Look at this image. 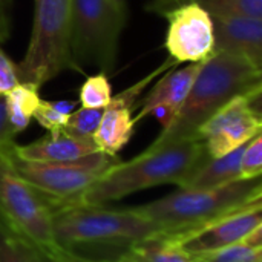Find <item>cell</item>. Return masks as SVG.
<instances>
[{
  "mask_svg": "<svg viewBox=\"0 0 262 262\" xmlns=\"http://www.w3.org/2000/svg\"><path fill=\"white\" fill-rule=\"evenodd\" d=\"M203 64L204 61L190 63L183 69L167 72L144 98L140 114L134 117V123L137 124L143 118L154 115L160 120L163 129L169 127L177 112L183 106L186 97L189 95V91Z\"/></svg>",
  "mask_w": 262,
  "mask_h": 262,
  "instance_id": "7c38bea8",
  "label": "cell"
},
{
  "mask_svg": "<svg viewBox=\"0 0 262 262\" xmlns=\"http://www.w3.org/2000/svg\"><path fill=\"white\" fill-rule=\"evenodd\" d=\"M15 172L35 187L52 206V210L80 204L83 195L121 160L115 155L97 152L81 160L68 163H28L6 157Z\"/></svg>",
  "mask_w": 262,
  "mask_h": 262,
  "instance_id": "ba28073f",
  "label": "cell"
},
{
  "mask_svg": "<svg viewBox=\"0 0 262 262\" xmlns=\"http://www.w3.org/2000/svg\"><path fill=\"white\" fill-rule=\"evenodd\" d=\"M215 51L246 58L262 69V18L246 15H210Z\"/></svg>",
  "mask_w": 262,
  "mask_h": 262,
  "instance_id": "4fadbf2b",
  "label": "cell"
},
{
  "mask_svg": "<svg viewBox=\"0 0 262 262\" xmlns=\"http://www.w3.org/2000/svg\"><path fill=\"white\" fill-rule=\"evenodd\" d=\"M134 107L127 106L117 97H112L111 103L104 107L100 124L92 137L98 150L115 157L134 135Z\"/></svg>",
  "mask_w": 262,
  "mask_h": 262,
  "instance_id": "9a60e30c",
  "label": "cell"
},
{
  "mask_svg": "<svg viewBox=\"0 0 262 262\" xmlns=\"http://www.w3.org/2000/svg\"><path fill=\"white\" fill-rule=\"evenodd\" d=\"M262 92V69L243 57L215 51L203 64L189 95L169 127L149 147L198 138L200 127L223 106L241 95Z\"/></svg>",
  "mask_w": 262,
  "mask_h": 262,
  "instance_id": "6da1fadb",
  "label": "cell"
},
{
  "mask_svg": "<svg viewBox=\"0 0 262 262\" xmlns=\"http://www.w3.org/2000/svg\"><path fill=\"white\" fill-rule=\"evenodd\" d=\"M5 98L9 121L20 134L29 126L34 112L40 104L41 98L38 97V89L28 83H18L11 92L5 95Z\"/></svg>",
  "mask_w": 262,
  "mask_h": 262,
  "instance_id": "d6986e66",
  "label": "cell"
},
{
  "mask_svg": "<svg viewBox=\"0 0 262 262\" xmlns=\"http://www.w3.org/2000/svg\"><path fill=\"white\" fill-rule=\"evenodd\" d=\"M0 262H52L37 246L0 223Z\"/></svg>",
  "mask_w": 262,
  "mask_h": 262,
  "instance_id": "ffe728a7",
  "label": "cell"
},
{
  "mask_svg": "<svg viewBox=\"0 0 262 262\" xmlns=\"http://www.w3.org/2000/svg\"><path fill=\"white\" fill-rule=\"evenodd\" d=\"M71 0H35L34 26L23 60L15 66L18 83L40 89L64 69H74L69 28Z\"/></svg>",
  "mask_w": 262,
  "mask_h": 262,
  "instance_id": "8992f818",
  "label": "cell"
},
{
  "mask_svg": "<svg viewBox=\"0 0 262 262\" xmlns=\"http://www.w3.org/2000/svg\"><path fill=\"white\" fill-rule=\"evenodd\" d=\"M126 21L127 11L111 0H71L69 46L75 71L95 66L104 75L112 72Z\"/></svg>",
  "mask_w": 262,
  "mask_h": 262,
  "instance_id": "5b68a950",
  "label": "cell"
},
{
  "mask_svg": "<svg viewBox=\"0 0 262 262\" xmlns=\"http://www.w3.org/2000/svg\"><path fill=\"white\" fill-rule=\"evenodd\" d=\"M209 158L200 138H187L147 147L127 163L109 169L81 198L80 204L103 206L135 192L161 186H181Z\"/></svg>",
  "mask_w": 262,
  "mask_h": 262,
  "instance_id": "7a4b0ae2",
  "label": "cell"
},
{
  "mask_svg": "<svg viewBox=\"0 0 262 262\" xmlns=\"http://www.w3.org/2000/svg\"><path fill=\"white\" fill-rule=\"evenodd\" d=\"M18 84L15 64L0 51V95H6Z\"/></svg>",
  "mask_w": 262,
  "mask_h": 262,
  "instance_id": "4316f807",
  "label": "cell"
},
{
  "mask_svg": "<svg viewBox=\"0 0 262 262\" xmlns=\"http://www.w3.org/2000/svg\"><path fill=\"white\" fill-rule=\"evenodd\" d=\"M262 175V135L252 138L241 157V180H253Z\"/></svg>",
  "mask_w": 262,
  "mask_h": 262,
  "instance_id": "d4e9b609",
  "label": "cell"
},
{
  "mask_svg": "<svg viewBox=\"0 0 262 262\" xmlns=\"http://www.w3.org/2000/svg\"><path fill=\"white\" fill-rule=\"evenodd\" d=\"M117 8L123 9V11H127V6H126V0H111Z\"/></svg>",
  "mask_w": 262,
  "mask_h": 262,
  "instance_id": "f1b7e54d",
  "label": "cell"
},
{
  "mask_svg": "<svg viewBox=\"0 0 262 262\" xmlns=\"http://www.w3.org/2000/svg\"><path fill=\"white\" fill-rule=\"evenodd\" d=\"M103 111L104 109H86V107L74 111L69 115L66 127L63 130L74 137L92 138L103 117Z\"/></svg>",
  "mask_w": 262,
  "mask_h": 262,
  "instance_id": "cb8c5ba5",
  "label": "cell"
},
{
  "mask_svg": "<svg viewBox=\"0 0 262 262\" xmlns=\"http://www.w3.org/2000/svg\"><path fill=\"white\" fill-rule=\"evenodd\" d=\"M52 206L0 155V223L52 258L61 250L52 232Z\"/></svg>",
  "mask_w": 262,
  "mask_h": 262,
  "instance_id": "52a82bcc",
  "label": "cell"
},
{
  "mask_svg": "<svg viewBox=\"0 0 262 262\" xmlns=\"http://www.w3.org/2000/svg\"><path fill=\"white\" fill-rule=\"evenodd\" d=\"M52 262H114L107 261V259H94V258H86V256H81V255H75V253H71V252H66V250H60L54 258Z\"/></svg>",
  "mask_w": 262,
  "mask_h": 262,
  "instance_id": "83f0119b",
  "label": "cell"
},
{
  "mask_svg": "<svg viewBox=\"0 0 262 262\" xmlns=\"http://www.w3.org/2000/svg\"><path fill=\"white\" fill-rule=\"evenodd\" d=\"M114 262H198V258L186 252L175 239L157 235L132 246Z\"/></svg>",
  "mask_w": 262,
  "mask_h": 262,
  "instance_id": "e0dca14e",
  "label": "cell"
},
{
  "mask_svg": "<svg viewBox=\"0 0 262 262\" xmlns=\"http://www.w3.org/2000/svg\"><path fill=\"white\" fill-rule=\"evenodd\" d=\"M18 132L14 129V126L9 121L8 117V107H6V98L5 95H0V155L8 157L12 154L15 147V135Z\"/></svg>",
  "mask_w": 262,
  "mask_h": 262,
  "instance_id": "484cf974",
  "label": "cell"
},
{
  "mask_svg": "<svg viewBox=\"0 0 262 262\" xmlns=\"http://www.w3.org/2000/svg\"><path fill=\"white\" fill-rule=\"evenodd\" d=\"M196 258L198 262H262V229L239 244L196 255Z\"/></svg>",
  "mask_w": 262,
  "mask_h": 262,
  "instance_id": "44dd1931",
  "label": "cell"
},
{
  "mask_svg": "<svg viewBox=\"0 0 262 262\" xmlns=\"http://www.w3.org/2000/svg\"><path fill=\"white\" fill-rule=\"evenodd\" d=\"M261 94L233 98L200 127L198 138L209 158H221L261 134Z\"/></svg>",
  "mask_w": 262,
  "mask_h": 262,
  "instance_id": "9c48e42d",
  "label": "cell"
},
{
  "mask_svg": "<svg viewBox=\"0 0 262 262\" xmlns=\"http://www.w3.org/2000/svg\"><path fill=\"white\" fill-rule=\"evenodd\" d=\"M244 146L221 157L206 158L204 163L180 186V189L189 190H210L221 189L241 180V157Z\"/></svg>",
  "mask_w": 262,
  "mask_h": 262,
  "instance_id": "2e32d148",
  "label": "cell"
},
{
  "mask_svg": "<svg viewBox=\"0 0 262 262\" xmlns=\"http://www.w3.org/2000/svg\"><path fill=\"white\" fill-rule=\"evenodd\" d=\"M52 232L60 249L78 253L81 249L112 253L115 261L132 246L160 235L157 227L132 207L71 204L54 210Z\"/></svg>",
  "mask_w": 262,
  "mask_h": 262,
  "instance_id": "3957f363",
  "label": "cell"
},
{
  "mask_svg": "<svg viewBox=\"0 0 262 262\" xmlns=\"http://www.w3.org/2000/svg\"><path fill=\"white\" fill-rule=\"evenodd\" d=\"M74 103L71 101H45L40 100L38 107L34 112L35 121L48 132H60L66 127L69 115L74 112Z\"/></svg>",
  "mask_w": 262,
  "mask_h": 262,
  "instance_id": "7402d4cb",
  "label": "cell"
},
{
  "mask_svg": "<svg viewBox=\"0 0 262 262\" xmlns=\"http://www.w3.org/2000/svg\"><path fill=\"white\" fill-rule=\"evenodd\" d=\"M259 229H262V203L233 212L175 241L186 252L192 255H203L239 244L249 239Z\"/></svg>",
  "mask_w": 262,
  "mask_h": 262,
  "instance_id": "8fae6325",
  "label": "cell"
},
{
  "mask_svg": "<svg viewBox=\"0 0 262 262\" xmlns=\"http://www.w3.org/2000/svg\"><path fill=\"white\" fill-rule=\"evenodd\" d=\"M100 152L92 138L74 137L64 130L49 132L34 143L15 144L11 155L28 163H68Z\"/></svg>",
  "mask_w": 262,
  "mask_h": 262,
  "instance_id": "5bb4252c",
  "label": "cell"
},
{
  "mask_svg": "<svg viewBox=\"0 0 262 262\" xmlns=\"http://www.w3.org/2000/svg\"><path fill=\"white\" fill-rule=\"evenodd\" d=\"M258 203H262L261 177L239 180L221 189H180L157 201L132 209L149 220L160 235L178 239Z\"/></svg>",
  "mask_w": 262,
  "mask_h": 262,
  "instance_id": "277c9868",
  "label": "cell"
},
{
  "mask_svg": "<svg viewBox=\"0 0 262 262\" xmlns=\"http://www.w3.org/2000/svg\"><path fill=\"white\" fill-rule=\"evenodd\" d=\"M112 100L107 75L97 74L88 77L80 89V103L86 109H104Z\"/></svg>",
  "mask_w": 262,
  "mask_h": 262,
  "instance_id": "603a6c76",
  "label": "cell"
},
{
  "mask_svg": "<svg viewBox=\"0 0 262 262\" xmlns=\"http://www.w3.org/2000/svg\"><path fill=\"white\" fill-rule=\"evenodd\" d=\"M189 3L198 5L209 15H246L262 18V0H154L149 9L166 15L172 9Z\"/></svg>",
  "mask_w": 262,
  "mask_h": 262,
  "instance_id": "ac0fdd59",
  "label": "cell"
},
{
  "mask_svg": "<svg viewBox=\"0 0 262 262\" xmlns=\"http://www.w3.org/2000/svg\"><path fill=\"white\" fill-rule=\"evenodd\" d=\"M169 31L166 48L177 61H206L215 52V34L212 17L198 5L178 6L166 14Z\"/></svg>",
  "mask_w": 262,
  "mask_h": 262,
  "instance_id": "30bf717a",
  "label": "cell"
}]
</instances>
